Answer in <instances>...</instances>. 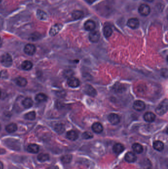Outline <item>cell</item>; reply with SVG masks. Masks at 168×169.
Here are the masks:
<instances>
[{
    "mask_svg": "<svg viewBox=\"0 0 168 169\" xmlns=\"http://www.w3.org/2000/svg\"><path fill=\"white\" fill-rule=\"evenodd\" d=\"M132 149L135 152L138 154H141L143 152V146L138 143H135L132 146Z\"/></svg>",
    "mask_w": 168,
    "mask_h": 169,
    "instance_id": "22",
    "label": "cell"
},
{
    "mask_svg": "<svg viewBox=\"0 0 168 169\" xmlns=\"http://www.w3.org/2000/svg\"><path fill=\"white\" fill-rule=\"evenodd\" d=\"M0 169H3V163L0 161Z\"/></svg>",
    "mask_w": 168,
    "mask_h": 169,
    "instance_id": "37",
    "label": "cell"
},
{
    "mask_svg": "<svg viewBox=\"0 0 168 169\" xmlns=\"http://www.w3.org/2000/svg\"><path fill=\"white\" fill-rule=\"evenodd\" d=\"M125 160L129 163H134L136 161L137 157L134 153L128 152L125 156Z\"/></svg>",
    "mask_w": 168,
    "mask_h": 169,
    "instance_id": "11",
    "label": "cell"
},
{
    "mask_svg": "<svg viewBox=\"0 0 168 169\" xmlns=\"http://www.w3.org/2000/svg\"><path fill=\"white\" fill-rule=\"evenodd\" d=\"M1 1H2V0H0V3L1 2Z\"/></svg>",
    "mask_w": 168,
    "mask_h": 169,
    "instance_id": "43",
    "label": "cell"
},
{
    "mask_svg": "<svg viewBox=\"0 0 168 169\" xmlns=\"http://www.w3.org/2000/svg\"><path fill=\"white\" fill-rule=\"evenodd\" d=\"M55 131L59 134H62L65 130V126L63 124H57L55 125Z\"/></svg>",
    "mask_w": 168,
    "mask_h": 169,
    "instance_id": "30",
    "label": "cell"
},
{
    "mask_svg": "<svg viewBox=\"0 0 168 169\" xmlns=\"http://www.w3.org/2000/svg\"><path fill=\"white\" fill-rule=\"evenodd\" d=\"M25 119L29 120H33L36 119V114L35 111H31V112L27 113L24 116Z\"/></svg>",
    "mask_w": 168,
    "mask_h": 169,
    "instance_id": "32",
    "label": "cell"
},
{
    "mask_svg": "<svg viewBox=\"0 0 168 169\" xmlns=\"http://www.w3.org/2000/svg\"><path fill=\"white\" fill-rule=\"evenodd\" d=\"M22 68L25 70H30L33 67V63L29 60H25L21 64Z\"/></svg>",
    "mask_w": 168,
    "mask_h": 169,
    "instance_id": "24",
    "label": "cell"
},
{
    "mask_svg": "<svg viewBox=\"0 0 168 169\" xmlns=\"http://www.w3.org/2000/svg\"><path fill=\"white\" fill-rule=\"evenodd\" d=\"M139 12L141 15L147 16L150 12V8L149 6L147 4H142L139 8Z\"/></svg>",
    "mask_w": 168,
    "mask_h": 169,
    "instance_id": "3",
    "label": "cell"
},
{
    "mask_svg": "<svg viewBox=\"0 0 168 169\" xmlns=\"http://www.w3.org/2000/svg\"><path fill=\"white\" fill-rule=\"evenodd\" d=\"M92 129L94 132L97 134H100L103 131V126L100 123L96 122L93 124L92 126Z\"/></svg>",
    "mask_w": 168,
    "mask_h": 169,
    "instance_id": "14",
    "label": "cell"
},
{
    "mask_svg": "<svg viewBox=\"0 0 168 169\" xmlns=\"http://www.w3.org/2000/svg\"><path fill=\"white\" fill-rule=\"evenodd\" d=\"M143 118L147 122H152L156 118V116L152 112H147L145 113Z\"/></svg>",
    "mask_w": 168,
    "mask_h": 169,
    "instance_id": "15",
    "label": "cell"
},
{
    "mask_svg": "<svg viewBox=\"0 0 168 169\" xmlns=\"http://www.w3.org/2000/svg\"><path fill=\"white\" fill-rule=\"evenodd\" d=\"M49 155L47 153H40L38 154L37 156V159L38 161L40 162H44L45 161H48L49 159Z\"/></svg>",
    "mask_w": 168,
    "mask_h": 169,
    "instance_id": "25",
    "label": "cell"
},
{
    "mask_svg": "<svg viewBox=\"0 0 168 169\" xmlns=\"http://www.w3.org/2000/svg\"><path fill=\"white\" fill-rule=\"evenodd\" d=\"M37 17L38 19H40V20H43L46 19L47 15L45 12H43V10H38L37 12Z\"/></svg>",
    "mask_w": 168,
    "mask_h": 169,
    "instance_id": "33",
    "label": "cell"
},
{
    "mask_svg": "<svg viewBox=\"0 0 168 169\" xmlns=\"http://www.w3.org/2000/svg\"><path fill=\"white\" fill-rule=\"evenodd\" d=\"M67 84L70 87L77 88L80 86V82L77 78L75 77H70L67 80Z\"/></svg>",
    "mask_w": 168,
    "mask_h": 169,
    "instance_id": "5",
    "label": "cell"
},
{
    "mask_svg": "<svg viewBox=\"0 0 168 169\" xmlns=\"http://www.w3.org/2000/svg\"><path fill=\"white\" fill-rule=\"evenodd\" d=\"M145 169H152L151 168H145Z\"/></svg>",
    "mask_w": 168,
    "mask_h": 169,
    "instance_id": "41",
    "label": "cell"
},
{
    "mask_svg": "<svg viewBox=\"0 0 168 169\" xmlns=\"http://www.w3.org/2000/svg\"><path fill=\"white\" fill-rule=\"evenodd\" d=\"M1 126L0 125V130H1Z\"/></svg>",
    "mask_w": 168,
    "mask_h": 169,
    "instance_id": "42",
    "label": "cell"
},
{
    "mask_svg": "<svg viewBox=\"0 0 168 169\" xmlns=\"http://www.w3.org/2000/svg\"><path fill=\"white\" fill-rule=\"evenodd\" d=\"M46 169H59V168L57 166H52L49 167Z\"/></svg>",
    "mask_w": 168,
    "mask_h": 169,
    "instance_id": "35",
    "label": "cell"
},
{
    "mask_svg": "<svg viewBox=\"0 0 168 169\" xmlns=\"http://www.w3.org/2000/svg\"><path fill=\"white\" fill-rule=\"evenodd\" d=\"M124 146L123 144L119 143H115L113 146V150L117 154H120L124 150Z\"/></svg>",
    "mask_w": 168,
    "mask_h": 169,
    "instance_id": "18",
    "label": "cell"
},
{
    "mask_svg": "<svg viewBox=\"0 0 168 169\" xmlns=\"http://www.w3.org/2000/svg\"><path fill=\"white\" fill-rule=\"evenodd\" d=\"M96 27L95 22L92 20H87L84 23V28L86 30L89 31H93Z\"/></svg>",
    "mask_w": 168,
    "mask_h": 169,
    "instance_id": "13",
    "label": "cell"
},
{
    "mask_svg": "<svg viewBox=\"0 0 168 169\" xmlns=\"http://www.w3.org/2000/svg\"><path fill=\"white\" fill-rule=\"evenodd\" d=\"M144 1H146V2H153L154 0H144Z\"/></svg>",
    "mask_w": 168,
    "mask_h": 169,
    "instance_id": "39",
    "label": "cell"
},
{
    "mask_svg": "<svg viewBox=\"0 0 168 169\" xmlns=\"http://www.w3.org/2000/svg\"><path fill=\"white\" fill-rule=\"evenodd\" d=\"M153 146L155 150L159 151H161L164 148V144L160 141H155L153 142Z\"/></svg>",
    "mask_w": 168,
    "mask_h": 169,
    "instance_id": "20",
    "label": "cell"
},
{
    "mask_svg": "<svg viewBox=\"0 0 168 169\" xmlns=\"http://www.w3.org/2000/svg\"><path fill=\"white\" fill-rule=\"evenodd\" d=\"M1 90H0V97H1Z\"/></svg>",
    "mask_w": 168,
    "mask_h": 169,
    "instance_id": "40",
    "label": "cell"
},
{
    "mask_svg": "<svg viewBox=\"0 0 168 169\" xmlns=\"http://www.w3.org/2000/svg\"><path fill=\"white\" fill-rule=\"evenodd\" d=\"M168 101L165 99L160 103L156 108V112L159 115H163L168 111Z\"/></svg>",
    "mask_w": 168,
    "mask_h": 169,
    "instance_id": "1",
    "label": "cell"
},
{
    "mask_svg": "<svg viewBox=\"0 0 168 169\" xmlns=\"http://www.w3.org/2000/svg\"><path fill=\"white\" fill-rule=\"evenodd\" d=\"M0 40H1V38H0Z\"/></svg>",
    "mask_w": 168,
    "mask_h": 169,
    "instance_id": "44",
    "label": "cell"
},
{
    "mask_svg": "<svg viewBox=\"0 0 168 169\" xmlns=\"http://www.w3.org/2000/svg\"><path fill=\"white\" fill-rule=\"evenodd\" d=\"M40 147L38 145L36 144H29L27 146V150L29 152L36 154L39 151Z\"/></svg>",
    "mask_w": 168,
    "mask_h": 169,
    "instance_id": "16",
    "label": "cell"
},
{
    "mask_svg": "<svg viewBox=\"0 0 168 169\" xmlns=\"http://www.w3.org/2000/svg\"><path fill=\"white\" fill-rule=\"evenodd\" d=\"M36 51V48L33 44H28L25 46L24 49V52L28 55H33Z\"/></svg>",
    "mask_w": 168,
    "mask_h": 169,
    "instance_id": "4",
    "label": "cell"
},
{
    "mask_svg": "<svg viewBox=\"0 0 168 169\" xmlns=\"http://www.w3.org/2000/svg\"><path fill=\"white\" fill-rule=\"evenodd\" d=\"M17 130V126L15 123H11V124H8L5 127V130L7 131V132L9 133H12V132H15Z\"/></svg>",
    "mask_w": 168,
    "mask_h": 169,
    "instance_id": "23",
    "label": "cell"
},
{
    "mask_svg": "<svg viewBox=\"0 0 168 169\" xmlns=\"http://www.w3.org/2000/svg\"><path fill=\"white\" fill-rule=\"evenodd\" d=\"M108 120L112 125H117L120 122V117L117 114L115 113H111L108 116Z\"/></svg>",
    "mask_w": 168,
    "mask_h": 169,
    "instance_id": "6",
    "label": "cell"
},
{
    "mask_svg": "<svg viewBox=\"0 0 168 169\" xmlns=\"http://www.w3.org/2000/svg\"><path fill=\"white\" fill-rule=\"evenodd\" d=\"M84 91L86 94L92 97H95L97 95L96 90L90 85H87L85 86Z\"/></svg>",
    "mask_w": 168,
    "mask_h": 169,
    "instance_id": "12",
    "label": "cell"
},
{
    "mask_svg": "<svg viewBox=\"0 0 168 169\" xmlns=\"http://www.w3.org/2000/svg\"><path fill=\"white\" fill-rule=\"evenodd\" d=\"M15 82L17 85L21 87H25L28 83L27 79L22 77H17L16 79H15Z\"/></svg>",
    "mask_w": 168,
    "mask_h": 169,
    "instance_id": "17",
    "label": "cell"
},
{
    "mask_svg": "<svg viewBox=\"0 0 168 169\" xmlns=\"http://www.w3.org/2000/svg\"><path fill=\"white\" fill-rule=\"evenodd\" d=\"M140 25V22L138 19L136 18H131L128 20L127 25L132 29H136Z\"/></svg>",
    "mask_w": 168,
    "mask_h": 169,
    "instance_id": "9",
    "label": "cell"
},
{
    "mask_svg": "<svg viewBox=\"0 0 168 169\" xmlns=\"http://www.w3.org/2000/svg\"><path fill=\"white\" fill-rule=\"evenodd\" d=\"M100 34L97 31H92L89 35V39L90 41L93 43L98 42L100 39Z\"/></svg>",
    "mask_w": 168,
    "mask_h": 169,
    "instance_id": "7",
    "label": "cell"
},
{
    "mask_svg": "<svg viewBox=\"0 0 168 169\" xmlns=\"http://www.w3.org/2000/svg\"><path fill=\"white\" fill-rule=\"evenodd\" d=\"M84 15L83 12L81 10H75L72 13V17L75 19H81Z\"/></svg>",
    "mask_w": 168,
    "mask_h": 169,
    "instance_id": "29",
    "label": "cell"
},
{
    "mask_svg": "<svg viewBox=\"0 0 168 169\" xmlns=\"http://www.w3.org/2000/svg\"><path fill=\"white\" fill-rule=\"evenodd\" d=\"M87 2L89 3H93V2H94L95 0H86Z\"/></svg>",
    "mask_w": 168,
    "mask_h": 169,
    "instance_id": "38",
    "label": "cell"
},
{
    "mask_svg": "<svg viewBox=\"0 0 168 169\" xmlns=\"http://www.w3.org/2000/svg\"><path fill=\"white\" fill-rule=\"evenodd\" d=\"M22 104L26 108H29L33 106V101H32V99L31 98L27 97L22 101Z\"/></svg>",
    "mask_w": 168,
    "mask_h": 169,
    "instance_id": "21",
    "label": "cell"
},
{
    "mask_svg": "<svg viewBox=\"0 0 168 169\" xmlns=\"http://www.w3.org/2000/svg\"><path fill=\"white\" fill-rule=\"evenodd\" d=\"M36 100L39 102H44L47 101V97L43 93H39L36 96Z\"/></svg>",
    "mask_w": 168,
    "mask_h": 169,
    "instance_id": "27",
    "label": "cell"
},
{
    "mask_svg": "<svg viewBox=\"0 0 168 169\" xmlns=\"http://www.w3.org/2000/svg\"><path fill=\"white\" fill-rule=\"evenodd\" d=\"M62 27H63V25L60 23L56 24L53 26H52L49 31L50 36H54L56 35V34L58 33L59 32L62 28Z\"/></svg>",
    "mask_w": 168,
    "mask_h": 169,
    "instance_id": "8",
    "label": "cell"
},
{
    "mask_svg": "<svg viewBox=\"0 0 168 169\" xmlns=\"http://www.w3.org/2000/svg\"><path fill=\"white\" fill-rule=\"evenodd\" d=\"M67 137L71 141H73L77 140L78 139V134L76 132L73 130H71L67 132L66 135Z\"/></svg>",
    "mask_w": 168,
    "mask_h": 169,
    "instance_id": "19",
    "label": "cell"
},
{
    "mask_svg": "<svg viewBox=\"0 0 168 169\" xmlns=\"http://www.w3.org/2000/svg\"><path fill=\"white\" fill-rule=\"evenodd\" d=\"M72 158H73V156L72 155L67 154V155L63 156L61 158V160L64 164H68L71 162Z\"/></svg>",
    "mask_w": 168,
    "mask_h": 169,
    "instance_id": "31",
    "label": "cell"
},
{
    "mask_svg": "<svg viewBox=\"0 0 168 169\" xmlns=\"http://www.w3.org/2000/svg\"><path fill=\"white\" fill-rule=\"evenodd\" d=\"M0 62L2 66L5 67H10L12 64V59L11 55L8 53L3 54L1 57Z\"/></svg>",
    "mask_w": 168,
    "mask_h": 169,
    "instance_id": "2",
    "label": "cell"
},
{
    "mask_svg": "<svg viewBox=\"0 0 168 169\" xmlns=\"http://www.w3.org/2000/svg\"><path fill=\"white\" fill-rule=\"evenodd\" d=\"M5 152V149H1L0 148V154H3Z\"/></svg>",
    "mask_w": 168,
    "mask_h": 169,
    "instance_id": "36",
    "label": "cell"
},
{
    "mask_svg": "<svg viewBox=\"0 0 168 169\" xmlns=\"http://www.w3.org/2000/svg\"><path fill=\"white\" fill-rule=\"evenodd\" d=\"M93 137V134L90 132H85L82 134V137L84 139H91Z\"/></svg>",
    "mask_w": 168,
    "mask_h": 169,
    "instance_id": "34",
    "label": "cell"
},
{
    "mask_svg": "<svg viewBox=\"0 0 168 169\" xmlns=\"http://www.w3.org/2000/svg\"><path fill=\"white\" fill-rule=\"evenodd\" d=\"M134 108L138 111H143L145 108V102L141 101H135L133 104Z\"/></svg>",
    "mask_w": 168,
    "mask_h": 169,
    "instance_id": "10",
    "label": "cell"
},
{
    "mask_svg": "<svg viewBox=\"0 0 168 169\" xmlns=\"http://www.w3.org/2000/svg\"><path fill=\"white\" fill-rule=\"evenodd\" d=\"M112 28L110 27V26L107 25L104 28L103 32L104 34L105 37L108 38L112 35Z\"/></svg>",
    "mask_w": 168,
    "mask_h": 169,
    "instance_id": "28",
    "label": "cell"
},
{
    "mask_svg": "<svg viewBox=\"0 0 168 169\" xmlns=\"http://www.w3.org/2000/svg\"><path fill=\"white\" fill-rule=\"evenodd\" d=\"M113 89L115 92H122L125 90V86L123 84L117 83V84H115V86H113Z\"/></svg>",
    "mask_w": 168,
    "mask_h": 169,
    "instance_id": "26",
    "label": "cell"
}]
</instances>
